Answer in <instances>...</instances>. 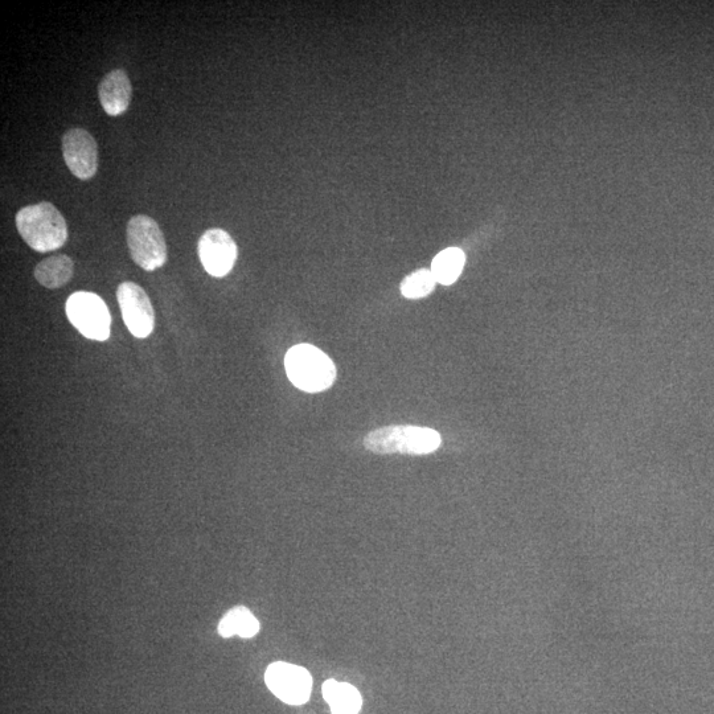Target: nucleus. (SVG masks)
Returning <instances> with one entry per match:
<instances>
[{"instance_id":"f257e3e1","label":"nucleus","mask_w":714,"mask_h":714,"mask_svg":"<svg viewBox=\"0 0 714 714\" xmlns=\"http://www.w3.org/2000/svg\"><path fill=\"white\" fill-rule=\"evenodd\" d=\"M16 228L23 240L39 253L60 249L68 240V225L51 203L27 205L16 215Z\"/></svg>"},{"instance_id":"f03ea898","label":"nucleus","mask_w":714,"mask_h":714,"mask_svg":"<svg viewBox=\"0 0 714 714\" xmlns=\"http://www.w3.org/2000/svg\"><path fill=\"white\" fill-rule=\"evenodd\" d=\"M285 368L291 383L309 393L327 391L336 380L334 361L311 344L290 348L285 357Z\"/></svg>"},{"instance_id":"7ed1b4c3","label":"nucleus","mask_w":714,"mask_h":714,"mask_svg":"<svg viewBox=\"0 0 714 714\" xmlns=\"http://www.w3.org/2000/svg\"><path fill=\"white\" fill-rule=\"evenodd\" d=\"M436 430L413 425H391L373 430L364 439V446L375 454L426 455L441 446Z\"/></svg>"},{"instance_id":"20e7f679","label":"nucleus","mask_w":714,"mask_h":714,"mask_svg":"<svg viewBox=\"0 0 714 714\" xmlns=\"http://www.w3.org/2000/svg\"><path fill=\"white\" fill-rule=\"evenodd\" d=\"M127 245L135 264L155 272L167 262V245L162 229L153 217L137 215L131 217L126 229Z\"/></svg>"},{"instance_id":"39448f33","label":"nucleus","mask_w":714,"mask_h":714,"mask_svg":"<svg viewBox=\"0 0 714 714\" xmlns=\"http://www.w3.org/2000/svg\"><path fill=\"white\" fill-rule=\"evenodd\" d=\"M67 317L86 339L105 342L112 330V315L104 299L89 291H77L68 298Z\"/></svg>"},{"instance_id":"423d86ee","label":"nucleus","mask_w":714,"mask_h":714,"mask_svg":"<svg viewBox=\"0 0 714 714\" xmlns=\"http://www.w3.org/2000/svg\"><path fill=\"white\" fill-rule=\"evenodd\" d=\"M117 299L130 334L138 339L149 338L155 327V313L146 291L137 283L122 282L117 289Z\"/></svg>"},{"instance_id":"0eeeda50","label":"nucleus","mask_w":714,"mask_h":714,"mask_svg":"<svg viewBox=\"0 0 714 714\" xmlns=\"http://www.w3.org/2000/svg\"><path fill=\"white\" fill-rule=\"evenodd\" d=\"M270 691L290 705H302L310 699L313 677L305 668L289 663H274L265 674Z\"/></svg>"},{"instance_id":"6e6552de","label":"nucleus","mask_w":714,"mask_h":714,"mask_svg":"<svg viewBox=\"0 0 714 714\" xmlns=\"http://www.w3.org/2000/svg\"><path fill=\"white\" fill-rule=\"evenodd\" d=\"M199 257L204 269L212 277L223 278L232 272L237 260V245L223 229H209L200 237Z\"/></svg>"},{"instance_id":"1a4fd4ad","label":"nucleus","mask_w":714,"mask_h":714,"mask_svg":"<svg viewBox=\"0 0 714 714\" xmlns=\"http://www.w3.org/2000/svg\"><path fill=\"white\" fill-rule=\"evenodd\" d=\"M63 157L72 174L81 180L94 178L98 170V146L93 135L84 129L64 134Z\"/></svg>"},{"instance_id":"9d476101","label":"nucleus","mask_w":714,"mask_h":714,"mask_svg":"<svg viewBox=\"0 0 714 714\" xmlns=\"http://www.w3.org/2000/svg\"><path fill=\"white\" fill-rule=\"evenodd\" d=\"M133 86L123 69H114L98 85L102 108L110 117L122 116L129 109Z\"/></svg>"},{"instance_id":"9b49d317","label":"nucleus","mask_w":714,"mask_h":714,"mask_svg":"<svg viewBox=\"0 0 714 714\" xmlns=\"http://www.w3.org/2000/svg\"><path fill=\"white\" fill-rule=\"evenodd\" d=\"M75 265L65 254L45 258L35 268L36 281L47 289H59L67 285L73 277Z\"/></svg>"},{"instance_id":"f8f14e48","label":"nucleus","mask_w":714,"mask_h":714,"mask_svg":"<svg viewBox=\"0 0 714 714\" xmlns=\"http://www.w3.org/2000/svg\"><path fill=\"white\" fill-rule=\"evenodd\" d=\"M324 700L330 704L332 714H357L360 712L361 696L351 684L327 680L323 684Z\"/></svg>"},{"instance_id":"ddd939ff","label":"nucleus","mask_w":714,"mask_h":714,"mask_svg":"<svg viewBox=\"0 0 714 714\" xmlns=\"http://www.w3.org/2000/svg\"><path fill=\"white\" fill-rule=\"evenodd\" d=\"M466 256L461 249L449 248L437 254L432 262V273L437 282L442 285H453L461 276L463 266H465Z\"/></svg>"},{"instance_id":"4468645a","label":"nucleus","mask_w":714,"mask_h":714,"mask_svg":"<svg viewBox=\"0 0 714 714\" xmlns=\"http://www.w3.org/2000/svg\"><path fill=\"white\" fill-rule=\"evenodd\" d=\"M260 631V622L246 607H235L229 611L219 626V633L224 638H231L233 635H240L241 638H252Z\"/></svg>"},{"instance_id":"2eb2a0df","label":"nucleus","mask_w":714,"mask_h":714,"mask_svg":"<svg viewBox=\"0 0 714 714\" xmlns=\"http://www.w3.org/2000/svg\"><path fill=\"white\" fill-rule=\"evenodd\" d=\"M437 279L434 278L432 270H417L406 277L401 283V293L408 299H420L428 297L436 287Z\"/></svg>"}]
</instances>
